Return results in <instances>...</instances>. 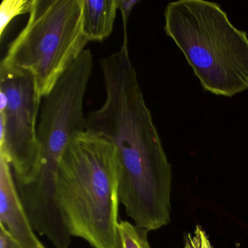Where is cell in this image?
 <instances>
[{
    "label": "cell",
    "mask_w": 248,
    "mask_h": 248,
    "mask_svg": "<svg viewBox=\"0 0 248 248\" xmlns=\"http://www.w3.org/2000/svg\"><path fill=\"white\" fill-rule=\"evenodd\" d=\"M127 38L100 61L106 101L86 117V130L109 140L120 169V202L149 232L170 222L172 170L132 63Z\"/></svg>",
    "instance_id": "1"
},
{
    "label": "cell",
    "mask_w": 248,
    "mask_h": 248,
    "mask_svg": "<svg viewBox=\"0 0 248 248\" xmlns=\"http://www.w3.org/2000/svg\"><path fill=\"white\" fill-rule=\"evenodd\" d=\"M120 169L115 148L101 135L77 133L61 159L57 196L71 236L93 248H118Z\"/></svg>",
    "instance_id": "2"
},
{
    "label": "cell",
    "mask_w": 248,
    "mask_h": 248,
    "mask_svg": "<svg viewBox=\"0 0 248 248\" xmlns=\"http://www.w3.org/2000/svg\"><path fill=\"white\" fill-rule=\"evenodd\" d=\"M165 32L185 56L203 89L232 97L248 89V37L218 4L179 0L167 5Z\"/></svg>",
    "instance_id": "3"
},
{
    "label": "cell",
    "mask_w": 248,
    "mask_h": 248,
    "mask_svg": "<svg viewBox=\"0 0 248 248\" xmlns=\"http://www.w3.org/2000/svg\"><path fill=\"white\" fill-rule=\"evenodd\" d=\"M27 24L1 63L27 72L42 97L86 49L82 0H32Z\"/></svg>",
    "instance_id": "4"
},
{
    "label": "cell",
    "mask_w": 248,
    "mask_h": 248,
    "mask_svg": "<svg viewBox=\"0 0 248 248\" xmlns=\"http://www.w3.org/2000/svg\"><path fill=\"white\" fill-rule=\"evenodd\" d=\"M93 69V56L86 49L43 97L37 124L38 157L32 170L57 175L72 138L86 130L83 101Z\"/></svg>",
    "instance_id": "5"
},
{
    "label": "cell",
    "mask_w": 248,
    "mask_h": 248,
    "mask_svg": "<svg viewBox=\"0 0 248 248\" xmlns=\"http://www.w3.org/2000/svg\"><path fill=\"white\" fill-rule=\"evenodd\" d=\"M0 92L7 98L0 111V153L12 168L16 181L25 179L38 157L37 124L43 97L31 75L0 63Z\"/></svg>",
    "instance_id": "6"
},
{
    "label": "cell",
    "mask_w": 248,
    "mask_h": 248,
    "mask_svg": "<svg viewBox=\"0 0 248 248\" xmlns=\"http://www.w3.org/2000/svg\"><path fill=\"white\" fill-rule=\"evenodd\" d=\"M0 226L22 248H46L32 227L16 185L12 168L0 153Z\"/></svg>",
    "instance_id": "7"
},
{
    "label": "cell",
    "mask_w": 248,
    "mask_h": 248,
    "mask_svg": "<svg viewBox=\"0 0 248 248\" xmlns=\"http://www.w3.org/2000/svg\"><path fill=\"white\" fill-rule=\"evenodd\" d=\"M117 11V0H82V27L90 42L111 35Z\"/></svg>",
    "instance_id": "8"
},
{
    "label": "cell",
    "mask_w": 248,
    "mask_h": 248,
    "mask_svg": "<svg viewBox=\"0 0 248 248\" xmlns=\"http://www.w3.org/2000/svg\"><path fill=\"white\" fill-rule=\"evenodd\" d=\"M149 232L135 223L121 220L117 226L118 248H151L148 241Z\"/></svg>",
    "instance_id": "9"
},
{
    "label": "cell",
    "mask_w": 248,
    "mask_h": 248,
    "mask_svg": "<svg viewBox=\"0 0 248 248\" xmlns=\"http://www.w3.org/2000/svg\"><path fill=\"white\" fill-rule=\"evenodd\" d=\"M32 0H3L0 5V38L11 21L22 14H30Z\"/></svg>",
    "instance_id": "10"
},
{
    "label": "cell",
    "mask_w": 248,
    "mask_h": 248,
    "mask_svg": "<svg viewBox=\"0 0 248 248\" xmlns=\"http://www.w3.org/2000/svg\"><path fill=\"white\" fill-rule=\"evenodd\" d=\"M185 248H213L202 226L197 225L193 233L186 236Z\"/></svg>",
    "instance_id": "11"
},
{
    "label": "cell",
    "mask_w": 248,
    "mask_h": 248,
    "mask_svg": "<svg viewBox=\"0 0 248 248\" xmlns=\"http://www.w3.org/2000/svg\"><path fill=\"white\" fill-rule=\"evenodd\" d=\"M139 0H117V8L121 12L123 16V26H124V36L127 35V25L129 17Z\"/></svg>",
    "instance_id": "12"
},
{
    "label": "cell",
    "mask_w": 248,
    "mask_h": 248,
    "mask_svg": "<svg viewBox=\"0 0 248 248\" xmlns=\"http://www.w3.org/2000/svg\"><path fill=\"white\" fill-rule=\"evenodd\" d=\"M0 248H22L12 237L8 232L1 226L0 229Z\"/></svg>",
    "instance_id": "13"
}]
</instances>
